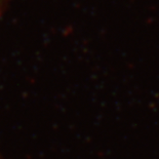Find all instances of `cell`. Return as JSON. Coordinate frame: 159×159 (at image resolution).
Returning <instances> with one entry per match:
<instances>
[{
  "mask_svg": "<svg viewBox=\"0 0 159 159\" xmlns=\"http://www.w3.org/2000/svg\"><path fill=\"white\" fill-rule=\"evenodd\" d=\"M8 1H9V0H0V19H1L3 12H4V11H5L6 5H7ZM0 159H3L1 157V155H0Z\"/></svg>",
  "mask_w": 159,
  "mask_h": 159,
  "instance_id": "cell-1",
  "label": "cell"
}]
</instances>
